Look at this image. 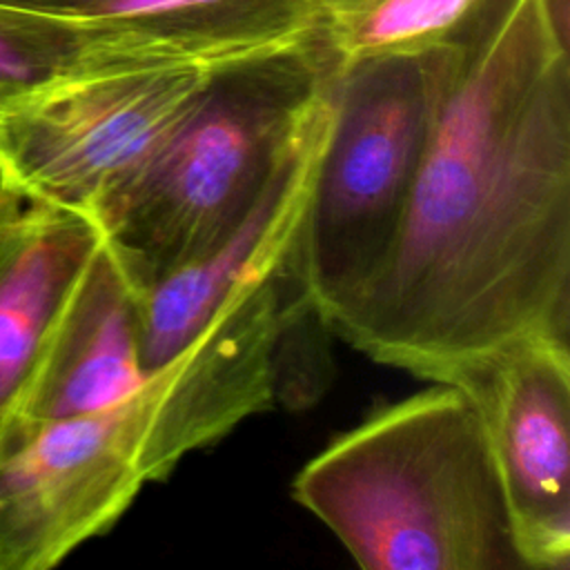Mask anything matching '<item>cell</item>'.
Here are the masks:
<instances>
[{
    "label": "cell",
    "mask_w": 570,
    "mask_h": 570,
    "mask_svg": "<svg viewBox=\"0 0 570 570\" xmlns=\"http://www.w3.org/2000/svg\"><path fill=\"white\" fill-rule=\"evenodd\" d=\"M218 73L140 67L80 42L67 69L0 109V171L27 203L91 218Z\"/></svg>",
    "instance_id": "5b68a950"
},
{
    "label": "cell",
    "mask_w": 570,
    "mask_h": 570,
    "mask_svg": "<svg viewBox=\"0 0 570 570\" xmlns=\"http://www.w3.org/2000/svg\"><path fill=\"white\" fill-rule=\"evenodd\" d=\"M292 494L367 570H528L481 416L452 383L336 436Z\"/></svg>",
    "instance_id": "7a4b0ae2"
},
{
    "label": "cell",
    "mask_w": 570,
    "mask_h": 570,
    "mask_svg": "<svg viewBox=\"0 0 570 570\" xmlns=\"http://www.w3.org/2000/svg\"><path fill=\"white\" fill-rule=\"evenodd\" d=\"M140 292L102 238L69 289L0 436L102 410L142 383Z\"/></svg>",
    "instance_id": "9c48e42d"
},
{
    "label": "cell",
    "mask_w": 570,
    "mask_h": 570,
    "mask_svg": "<svg viewBox=\"0 0 570 570\" xmlns=\"http://www.w3.org/2000/svg\"><path fill=\"white\" fill-rule=\"evenodd\" d=\"M85 24L40 9L0 4V109L76 58Z\"/></svg>",
    "instance_id": "7c38bea8"
},
{
    "label": "cell",
    "mask_w": 570,
    "mask_h": 570,
    "mask_svg": "<svg viewBox=\"0 0 570 570\" xmlns=\"http://www.w3.org/2000/svg\"><path fill=\"white\" fill-rule=\"evenodd\" d=\"M334 73L294 145L247 216L209 254L140 292V363L147 376L240 294L283 274L294 256L332 120Z\"/></svg>",
    "instance_id": "ba28073f"
},
{
    "label": "cell",
    "mask_w": 570,
    "mask_h": 570,
    "mask_svg": "<svg viewBox=\"0 0 570 570\" xmlns=\"http://www.w3.org/2000/svg\"><path fill=\"white\" fill-rule=\"evenodd\" d=\"M330 330L327 318L307 301L296 276H292L274 345V399L292 407H305L323 394L330 381L325 336Z\"/></svg>",
    "instance_id": "4fadbf2b"
},
{
    "label": "cell",
    "mask_w": 570,
    "mask_h": 570,
    "mask_svg": "<svg viewBox=\"0 0 570 570\" xmlns=\"http://www.w3.org/2000/svg\"><path fill=\"white\" fill-rule=\"evenodd\" d=\"M245 0H69L49 13L76 22H147L171 16L218 11ZM42 11V9H40Z\"/></svg>",
    "instance_id": "5bb4252c"
},
{
    "label": "cell",
    "mask_w": 570,
    "mask_h": 570,
    "mask_svg": "<svg viewBox=\"0 0 570 570\" xmlns=\"http://www.w3.org/2000/svg\"><path fill=\"white\" fill-rule=\"evenodd\" d=\"M102 240L85 214L24 203L0 234V416L20 392L69 289Z\"/></svg>",
    "instance_id": "30bf717a"
},
{
    "label": "cell",
    "mask_w": 570,
    "mask_h": 570,
    "mask_svg": "<svg viewBox=\"0 0 570 570\" xmlns=\"http://www.w3.org/2000/svg\"><path fill=\"white\" fill-rule=\"evenodd\" d=\"M450 45L334 67L332 120L292 269L332 321L387 258L423 163Z\"/></svg>",
    "instance_id": "277c9868"
},
{
    "label": "cell",
    "mask_w": 570,
    "mask_h": 570,
    "mask_svg": "<svg viewBox=\"0 0 570 570\" xmlns=\"http://www.w3.org/2000/svg\"><path fill=\"white\" fill-rule=\"evenodd\" d=\"M452 385L474 403L528 570L570 563V347L532 336Z\"/></svg>",
    "instance_id": "52a82bcc"
},
{
    "label": "cell",
    "mask_w": 570,
    "mask_h": 570,
    "mask_svg": "<svg viewBox=\"0 0 570 570\" xmlns=\"http://www.w3.org/2000/svg\"><path fill=\"white\" fill-rule=\"evenodd\" d=\"M332 330L441 383L570 338V69L550 0H508L450 45L399 236Z\"/></svg>",
    "instance_id": "6da1fadb"
},
{
    "label": "cell",
    "mask_w": 570,
    "mask_h": 570,
    "mask_svg": "<svg viewBox=\"0 0 570 570\" xmlns=\"http://www.w3.org/2000/svg\"><path fill=\"white\" fill-rule=\"evenodd\" d=\"M65 2L69 0H0V4H16V7H29V9H42V11H51Z\"/></svg>",
    "instance_id": "2e32d148"
},
{
    "label": "cell",
    "mask_w": 570,
    "mask_h": 570,
    "mask_svg": "<svg viewBox=\"0 0 570 570\" xmlns=\"http://www.w3.org/2000/svg\"><path fill=\"white\" fill-rule=\"evenodd\" d=\"M174 472L149 376L125 399L0 436V570H47Z\"/></svg>",
    "instance_id": "8992f818"
},
{
    "label": "cell",
    "mask_w": 570,
    "mask_h": 570,
    "mask_svg": "<svg viewBox=\"0 0 570 570\" xmlns=\"http://www.w3.org/2000/svg\"><path fill=\"white\" fill-rule=\"evenodd\" d=\"M483 0H316L318 38L347 67L370 58L412 56L463 40Z\"/></svg>",
    "instance_id": "8fae6325"
},
{
    "label": "cell",
    "mask_w": 570,
    "mask_h": 570,
    "mask_svg": "<svg viewBox=\"0 0 570 570\" xmlns=\"http://www.w3.org/2000/svg\"><path fill=\"white\" fill-rule=\"evenodd\" d=\"M334 73L321 38L220 71L94 209L138 292L209 254L254 207Z\"/></svg>",
    "instance_id": "3957f363"
},
{
    "label": "cell",
    "mask_w": 570,
    "mask_h": 570,
    "mask_svg": "<svg viewBox=\"0 0 570 570\" xmlns=\"http://www.w3.org/2000/svg\"><path fill=\"white\" fill-rule=\"evenodd\" d=\"M24 203L27 200L7 185V180L0 171V234L18 216V212L24 207Z\"/></svg>",
    "instance_id": "9a60e30c"
}]
</instances>
